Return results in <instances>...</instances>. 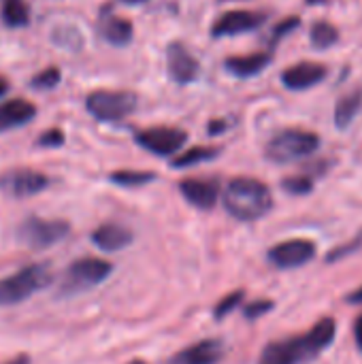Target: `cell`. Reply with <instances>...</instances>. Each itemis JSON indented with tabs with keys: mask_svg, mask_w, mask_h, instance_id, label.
I'll use <instances>...</instances> for the list:
<instances>
[{
	"mask_svg": "<svg viewBox=\"0 0 362 364\" xmlns=\"http://www.w3.org/2000/svg\"><path fill=\"white\" fill-rule=\"evenodd\" d=\"M337 335V324L333 318L318 320L307 333L297 337H286L267 343L258 364H305L316 360L322 352L331 348Z\"/></svg>",
	"mask_w": 362,
	"mask_h": 364,
	"instance_id": "6da1fadb",
	"label": "cell"
},
{
	"mask_svg": "<svg viewBox=\"0 0 362 364\" xmlns=\"http://www.w3.org/2000/svg\"><path fill=\"white\" fill-rule=\"evenodd\" d=\"M224 209L239 222H256L273 207V196L267 183L254 177H235L224 188Z\"/></svg>",
	"mask_w": 362,
	"mask_h": 364,
	"instance_id": "7a4b0ae2",
	"label": "cell"
},
{
	"mask_svg": "<svg viewBox=\"0 0 362 364\" xmlns=\"http://www.w3.org/2000/svg\"><path fill=\"white\" fill-rule=\"evenodd\" d=\"M320 147V136L316 132L309 130H282L277 132L265 147V156L271 162L277 164H288L301 158H307L312 154H316Z\"/></svg>",
	"mask_w": 362,
	"mask_h": 364,
	"instance_id": "3957f363",
	"label": "cell"
},
{
	"mask_svg": "<svg viewBox=\"0 0 362 364\" xmlns=\"http://www.w3.org/2000/svg\"><path fill=\"white\" fill-rule=\"evenodd\" d=\"M51 279H53V275L47 264H30L11 277L0 279V307L23 303L34 292L49 286Z\"/></svg>",
	"mask_w": 362,
	"mask_h": 364,
	"instance_id": "277c9868",
	"label": "cell"
},
{
	"mask_svg": "<svg viewBox=\"0 0 362 364\" xmlns=\"http://www.w3.org/2000/svg\"><path fill=\"white\" fill-rule=\"evenodd\" d=\"M139 96L130 90H96L87 94L85 109L98 122H122L134 113Z\"/></svg>",
	"mask_w": 362,
	"mask_h": 364,
	"instance_id": "5b68a950",
	"label": "cell"
},
{
	"mask_svg": "<svg viewBox=\"0 0 362 364\" xmlns=\"http://www.w3.org/2000/svg\"><path fill=\"white\" fill-rule=\"evenodd\" d=\"M68 235V224L62 220H41V218H28L21 222L17 237L23 245L32 250H45L53 243L62 241Z\"/></svg>",
	"mask_w": 362,
	"mask_h": 364,
	"instance_id": "8992f818",
	"label": "cell"
},
{
	"mask_svg": "<svg viewBox=\"0 0 362 364\" xmlns=\"http://www.w3.org/2000/svg\"><path fill=\"white\" fill-rule=\"evenodd\" d=\"M113 273V264L100 258H81L75 260L66 271L64 292H81L102 284Z\"/></svg>",
	"mask_w": 362,
	"mask_h": 364,
	"instance_id": "52a82bcc",
	"label": "cell"
},
{
	"mask_svg": "<svg viewBox=\"0 0 362 364\" xmlns=\"http://www.w3.org/2000/svg\"><path fill=\"white\" fill-rule=\"evenodd\" d=\"M134 141L143 149H147L149 154H156V156H175L188 143V134L181 128L154 126V128L139 130L134 134Z\"/></svg>",
	"mask_w": 362,
	"mask_h": 364,
	"instance_id": "ba28073f",
	"label": "cell"
},
{
	"mask_svg": "<svg viewBox=\"0 0 362 364\" xmlns=\"http://www.w3.org/2000/svg\"><path fill=\"white\" fill-rule=\"evenodd\" d=\"M316 256V243L309 239H290V241H282L277 245H273L267 254L269 262L277 269H299L303 264H307L309 260H314Z\"/></svg>",
	"mask_w": 362,
	"mask_h": 364,
	"instance_id": "9c48e42d",
	"label": "cell"
},
{
	"mask_svg": "<svg viewBox=\"0 0 362 364\" xmlns=\"http://www.w3.org/2000/svg\"><path fill=\"white\" fill-rule=\"evenodd\" d=\"M49 186L47 175L32 168H13L0 175V190L13 198H26L43 192Z\"/></svg>",
	"mask_w": 362,
	"mask_h": 364,
	"instance_id": "30bf717a",
	"label": "cell"
},
{
	"mask_svg": "<svg viewBox=\"0 0 362 364\" xmlns=\"http://www.w3.org/2000/svg\"><path fill=\"white\" fill-rule=\"evenodd\" d=\"M265 21H267V15L260 11H228L213 21L211 34L215 38L247 34L252 30H258Z\"/></svg>",
	"mask_w": 362,
	"mask_h": 364,
	"instance_id": "8fae6325",
	"label": "cell"
},
{
	"mask_svg": "<svg viewBox=\"0 0 362 364\" xmlns=\"http://www.w3.org/2000/svg\"><path fill=\"white\" fill-rule=\"evenodd\" d=\"M179 192L192 207L209 211L220 198V181L213 177H188L179 181Z\"/></svg>",
	"mask_w": 362,
	"mask_h": 364,
	"instance_id": "7c38bea8",
	"label": "cell"
},
{
	"mask_svg": "<svg viewBox=\"0 0 362 364\" xmlns=\"http://www.w3.org/2000/svg\"><path fill=\"white\" fill-rule=\"evenodd\" d=\"M166 66H169L171 79L179 85L194 83L201 73L198 60L181 43H171L166 47Z\"/></svg>",
	"mask_w": 362,
	"mask_h": 364,
	"instance_id": "4fadbf2b",
	"label": "cell"
},
{
	"mask_svg": "<svg viewBox=\"0 0 362 364\" xmlns=\"http://www.w3.org/2000/svg\"><path fill=\"white\" fill-rule=\"evenodd\" d=\"M329 75V68L320 62H299L282 73V81L288 90L303 92L318 85Z\"/></svg>",
	"mask_w": 362,
	"mask_h": 364,
	"instance_id": "5bb4252c",
	"label": "cell"
},
{
	"mask_svg": "<svg viewBox=\"0 0 362 364\" xmlns=\"http://www.w3.org/2000/svg\"><path fill=\"white\" fill-rule=\"evenodd\" d=\"M224 358V343L220 339H203L177 352L169 364H218Z\"/></svg>",
	"mask_w": 362,
	"mask_h": 364,
	"instance_id": "9a60e30c",
	"label": "cell"
},
{
	"mask_svg": "<svg viewBox=\"0 0 362 364\" xmlns=\"http://www.w3.org/2000/svg\"><path fill=\"white\" fill-rule=\"evenodd\" d=\"M98 34L115 47H124L132 41L134 36V28L132 21L126 17H119L115 13H102L98 19Z\"/></svg>",
	"mask_w": 362,
	"mask_h": 364,
	"instance_id": "2e32d148",
	"label": "cell"
},
{
	"mask_svg": "<svg viewBox=\"0 0 362 364\" xmlns=\"http://www.w3.org/2000/svg\"><path fill=\"white\" fill-rule=\"evenodd\" d=\"M273 60L271 51H254L247 55H233L224 60V68L235 77H254L262 73Z\"/></svg>",
	"mask_w": 362,
	"mask_h": 364,
	"instance_id": "e0dca14e",
	"label": "cell"
},
{
	"mask_svg": "<svg viewBox=\"0 0 362 364\" xmlns=\"http://www.w3.org/2000/svg\"><path fill=\"white\" fill-rule=\"evenodd\" d=\"M36 115V107L23 98H11L0 105V130L15 128L32 122Z\"/></svg>",
	"mask_w": 362,
	"mask_h": 364,
	"instance_id": "ac0fdd59",
	"label": "cell"
},
{
	"mask_svg": "<svg viewBox=\"0 0 362 364\" xmlns=\"http://www.w3.org/2000/svg\"><path fill=\"white\" fill-rule=\"evenodd\" d=\"M92 241L105 252H119L132 243V232L117 224H105L92 232Z\"/></svg>",
	"mask_w": 362,
	"mask_h": 364,
	"instance_id": "d6986e66",
	"label": "cell"
},
{
	"mask_svg": "<svg viewBox=\"0 0 362 364\" xmlns=\"http://www.w3.org/2000/svg\"><path fill=\"white\" fill-rule=\"evenodd\" d=\"M362 109V90L356 87L348 94H344L337 105H335V126L337 128H348L354 117L358 115V111Z\"/></svg>",
	"mask_w": 362,
	"mask_h": 364,
	"instance_id": "ffe728a7",
	"label": "cell"
},
{
	"mask_svg": "<svg viewBox=\"0 0 362 364\" xmlns=\"http://www.w3.org/2000/svg\"><path fill=\"white\" fill-rule=\"evenodd\" d=\"M0 17L9 28H26L30 23V4L26 0H0Z\"/></svg>",
	"mask_w": 362,
	"mask_h": 364,
	"instance_id": "44dd1931",
	"label": "cell"
},
{
	"mask_svg": "<svg viewBox=\"0 0 362 364\" xmlns=\"http://www.w3.org/2000/svg\"><path fill=\"white\" fill-rule=\"evenodd\" d=\"M218 154H220L218 147H190L188 151H181L179 156H175L171 160V166H175V168H190L194 164L213 160Z\"/></svg>",
	"mask_w": 362,
	"mask_h": 364,
	"instance_id": "7402d4cb",
	"label": "cell"
},
{
	"mask_svg": "<svg viewBox=\"0 0 362 364\" xmlns=\"http://www.w3.org/2000/svg\"><path fill=\"white\" fill-rule=\"evenodd\" d=\"M339 41V30L331 21H316L312 26V45L316 49H329Z\"/></svg>",
	"mask_w": 362,
	"mask_h": 364,
	"instance_id": "603a6c76",
	"label": "cell"
},
{
	"mask_svg": "<svg viewBox=\"0 0 362 364\" xmlns=\"http://www.w3.org/2000/svg\"><path fill=\"white\" fill-rule=\"evenodd\" d=\"M109 179L113 183L122 186V188H139V186H145V183L154 181L156 175L149 173V171H115V173H111Z\"/></svg>",
	"mask_w": 362,
	"mask_h": 364,
	"instance_id": "cb8c5ba5",
	"label": "cell"
},
{
	"mask_svg": "<svg viewBox=\"0 0 362 364\" xmlns=\"http://www.w3.org/2000/svg\"><path fill=\"white\" fill-rule=\"evenodd\" d=\"M282 188L288 192V194H294V196H305L314 190V179L309 175H294V177H286L282 181Z\"/></svg>",
	"mask_w": 362,
	"mask_h": 364,
	"instance_id": "d4e9b609",
	"label": "cell"
},
{
	"mask_svg": "<svg viewBox=\"0 0 362 364\" xmlns=\"http://www.w3.org/2000/svg\"><path fill=\"white\" fill-rule=\"evenodd\" d=\"M60 79H62V73H60L55 66H49V68L36 73V75L32 77L30 85H32L34 90H53V87L60 83Z\"/></svg>",
	"mask_w": 362,
	"mask_h": 364,
	"instance_id": "484cf974",
	"label": "cell"
},
{
	"mask_svg": "<svg viewBox=\"0 0 362 364\" xmlns=\"http://www.w3.org/2000/svg\"><path fill=\"white\" fill-rule=\"evenodd\" d=\"M243 290H237V292H230V294H226L218 305H215V309H213V316H215V320H222V318H226L228 314H233L241 303H243Z\"/></svg>",
	"mask_w": 362,
	"mask_h": 364,
	"instance_id": "4316f807",
	"label": "cell"
},
{
	"mask_svg": "<svg viewBox=\"0 0 362 364\" xmlns=\"http://www.w3.org/2000/svg\"><path fill=\"white\" fill-rule=\"evenodd\" d=\"M271 309H273V301H269V299H258V301L250 303V305L243 309V314H245L247 320H256V318H262L265 314H269Z\"/></svg>",
	"mask_w": 362,
	"mask_h": 364,
	"instance_id": "83f0119b",
	"label": "cell"
},
{
	"mask_svg": "<svg viewBox=\"0 0 362 364\" xmlns=\"http://www.w3.org/2000/svg\"><path fill=\"white\" fill-rule=\"evenodd\" d=\"M301 26V19L299 17H288V19H284V21H280L275 28H273V34H271V43H280L288 32H292L294 28H299Z\"/></svg>",
	"mask_w": 362,
	"mask_h": 364,
	"instance_id": "f1b7e54d",
	"label": "cell"
},
{
	"mask_svg": "<svg viewBox=\"0 0 362 364\" xmlns=\"http://www.w3.org/2000/svg\"><path fill=\"white\" fill-rule=\"evenodd\" d=\"M62 143H64V132L58 130V128H51V130H47V132H43L38 136L41 147H60Z\"/></svg>",
	"mask_w": 362,
	"mask_h": 364,
	"instance_id": "f546056e",
	"label": "cell"
},
{
	"mask_svg": "<svg viewBox=\"0 0 362 364\" xmlns=\"http://www.w3.org/2000/svg\"><path fill=\"white\" fill-rule=\"evenodd\" d=\"M361 245H362V237L354 239V241H350V243H346V245H339L337 250H333V252L329 254V260H331V262H335V260H339V258H344V256H350V254H352V252H356Z\"/></svg>",
	"mask_w": 362,
	"mask_h": 364,
	"instance_id": "4dcf8cb0",
	"label": "cell"
},
{
	"mask_svg": "<svg viewBox=\"0 0 362 364\" xmlns=\"http://www.w3.org/2000/svg\"><path fill=\"white\" fill-rule=\"evenodd\" d=\"M354 341H356L358 352H362V314L356 318V322H354Z\"/></svg>",
	"mask_w": 362,
	"mask_h": 364,
	"instance_id": "1f68e13d",
	"label": "cell"
},
{
	"mask_svg": "<svg viewBox=\"0 0 362 364\" xmlns=\"http://www.w3.org/2000/svg\"><path fill=\"white\" fill-rule=\"evenodd\" d=\"M228 128V124L224 122V119H213L209 126H207V130H209V134H220L222 130H226Z\"/></svg>",
	"mask_w": 362,
	"mask_h": 364,
	"instance_id": "d6a6232c",
	"label": "cell"
},
{
	"mask_svg": "<svg viewBox=\"0 0 362 364\" xmlns=\"http://www.w3.org/2000/svg\"><path fill=\"white\" fill-rule=\"evenodd\" d=\"M346 301H348L350 305H362V286L358 288V290H354V292H352V294H350Z\"/></svg>",
	"mask_w": 362,
	"mask_h": 364,
	"instance_id": "836d02e7",
	"label": "cell"
},
{
	"mask_svg": "<svg viewBox=\"0 0 362 364\" xmlns=\"http://www.w3.org/2000/svg\"><path fill=\"white\" fill-rule=\"evenodd\" d=\"M6 92H9V81H6V79H4V77L0 75V98H2V96H4Z\"/></svg>",
	"mask_w": 362,
	"mask_h": 364,
	"instance_id": "e575fe53",
	"label": "cell"
},
{
	"mask_svg": "<svg viewBox=\"0 0 362 364\" xmlns=\"http://www.w3.org/2000/svg\"><path fill=\"white\" fill-rule=\"evenodd\" d=\"M4 364H30V358L28 356H17V358H13V360H9V363Z\"/></svg>",
	"mask_w": 362,
	"mask_h": 364,
	"instance_id": "d590c367",
	"label": "cell"
},
{
	"mask_svg": "<svg viewBox=\"0 0 362 364\" xmlns=\"http://www.w3.org/2000/svg\"><path fill=\"white\" fill-rule=\"evenodd\" d=\"M307 4H312V6H318V4H326V2H333V0H305Z\"/></svg>",
	"mask_w": 362,
	"mask_h": 364,
	"instance_id": "8d00e7d4",
	"label": "cell"
},
{
	"mask_svg": "<svg viewBox=\"0 0 362 364\" xmlns=\"http://www.w3.org/2000/svg\"><path fill=\"white\" fill-rule=\"evenodd\" d=\"M119 2H124V4H143L147 0H119Z\"/></svg>",
	"mask_w": 362,
	"mask_h": 364,
	"instance_id": "74e56055",
	"label": "cell"
},
{
	"mask_svg": "<svg viewBox=\"0 0 362 364\" xmlns=\"http://www.w3.org/2000/svg\"><path fill=\"white\" fill-rule=\"evenodd\" d=\"M128 364H147L145 360H132V363H128Z\"/></svg>",
	"mask_w": 362,
	"mask_h": 364,
	"instance_id": "f35d334b",
	"label": "cell"
},
{
	"mask_svg": "<svg viewBox=\"0 0 362 364\" xmlns=\"http://www.w3.org/2000/svg\"><path fill=\"white\" fill-rule=\"evenodd\" d=\"M220 2H245V0H220Z\"/></svg>",
	"mask_w": 362,
	"mask_h": 364,
	"instance_id": "ab89813d",
	"label": "cell"
}]
</instances>
